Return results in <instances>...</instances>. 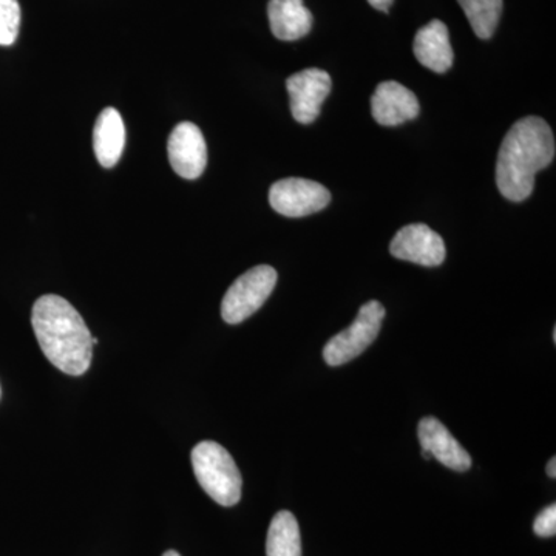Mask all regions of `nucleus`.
<instances>
[{
	"label": "nucleus",
	"mask_w": 556,
	"mask_h": 556,
	"mask_svg": "<svg viewBox=\"0 0 556 556\" xmlns=\"http://www.w3.org/2000/svg\"><path fill=\"white\" fill-rule=\"evenodd\" d=\"M555 159V137L543 118L527 116L507 131L496 163V186L504 199L519 203L532 195L538 172Z\"/></svg>",
	"instance_id": "f257e3e1"
},
{
	"label": "nucleus",
	"mask_w": 556,
	"mask_h": 556,
	"mask_svg": "<svg viewBox=\"0 0 556 556\" xmlns=\"http://www.w3.org/2000/svg\"><path fill=\"white\" fill-rule=\"evenodd\" d=\"M33 331L51 364L70 376L86 375L93 356L91 332L72 303L60 295L36 300L31 313Z\"/></svg>",
	"instance_id": "f03ea898"
},
{
	"label": "nucleus",
	"mask_w": 556,
	"mask_h": 556,
	"mask_svg": "<svg viewBox=\"0 0 556 556\" xmlns=\"http://www.w3.org/2000/svg\"><path fill=\"white\" fill-rule=\"evenodd\" d=\"M193 473L215 503L232 507L240 503L243 479L228 450L214 441H203L192 450Z\"/></svg>",
	"instance_id": "7ed1b4c3"
},
{
	"label": "nucleus",
	"mask_w": 556,
	"mask_h": 556,
	"mask_svg": "<svg viewBox=\"0 0 556 556\" xmlns=\"http://www.w3.org/2000/svg\"><path fill=\"white\" fill-rule=\"evenodd\" d=\"M277 278V270L268 265L255 266L237 278L223 299V320L229 325H239L257 313L273 294Z\"/></svg>",
	"instance_id": "20e7f679"
},
{
	"label": "nucleus",
	"mask_w": 556,
	"mask_h": 556,
	"mask_svg": "<svg viewBox=\"0 0 556 556\" xmlns=\"http://www.w3.org/2000/svg\"><path fill=\"white\" fill-rule=\"evenodd\" d=\"M383 318L386 308L382 303L378 300L365 303L353 325L334 336L325 346L324 358L329 367H340L361 356L378 339Z\"/></svg>",
	"instance_id": "39448f33"
},
{
	"label": "nucleus",
	"mask_w": 556,
	"mask_h": 556,
	"mask_svg": "<svg viewBox=\"0 0 556 556\" xmlns=\"http://www.w3.org/2000/svg\"><path fill=\"white\" fill-rule=\"evenodd\" d=\"M269 203L285 217H308L331 203V193L324 185L311 179L285 178L270 186Z\"/></svg>",
	"instance_id": "423d86ee"
},
{
	"label": "nucleus",
	"mask_w": 556,
	"mask_h": 556,
	"mask_svg": "<svg viewBox=\"0 0 556 556\" xmlns=\"http://www.w3.org/2000/svg\"><path fill=\"white\" fill-rule=\"evenodd\" d=\"M332 80L325 70L306 68L289 76L287 89L294 119L300 124L314 123L320 115L321 104L331 93Z\"/></svg>",
	"instance_id": "0eeeda50"
},
{
	"label": "nucleus",
	"mask_w": 556,
	"mask_h": 556,
	"mask_svg": "<svg viewBox=\"0 0 556 556\" xmlns=\"http://www.w3.org/2000/svg\"><path fill=\"white\" fill-rule=\"evenodd\" d=\"M390 252L393 257L427 268L442 265L447 254L442 237L420 223L399 230L390 243Z\"/></svg>",
	"instance_id": "6e6552de"
},
{
	"label": "nucleus",
	"mask_w": 556,
	"mask_h": 556,
	"mask_svg": "<svg viewBox=\"0 0 556 556\" xmlns=\"http://www.w3.org/2000/svg\"><path fill=\"white\" fill-rule=\"evenodd\" d=\"M167 153L172 169L179 177L197 179L203 175L207 164V146L195 124L181 123L172 130Z\"/></svg>",
	"instance_id": "1a4fd4ad"
},
{
	"label": "nucleus",
	"mask_w": 556,
	"mask_h": 556,
	"mask_svg": "<svg viewBox=\"0 0 556 556\" xmlns=\"http://www.w3.org/2000/svg\"><path fill=\"white\" fill-rule=\"evenodd\" d=\"M419 112L420 104L416 94L396 80H386L376 87L371 98V113L380 126H401L416 119Z\"/></svg>",
	"instance_id": "9d476101"
},
{
	"label": "nucleus",
	"mask_w": 556,
	"mask_h": 556,
	"mask_svg": "<svg viewBox=\"0 0 556 556\" xmlns=\"http://www.w3.org/2000/svg\"><path fill=\"white\" fill-rule=\"evenodd\" d=\"M422 450L437 457L439 463L455 471H467L471 467V457L466 448L453 438L448 428L437 417H424L417 427Z\"/></svg>",
	"instance_id": "9b49d317"
},
{
	"label": "nucleus",
	"mask_w": 556,
	"mask_h": 556,
	"mask_svg": "<svg viewBox=\"0 0 556 556\" xmlns=\"http://www.w3.org/2000/svg\"><path fill=\"white\" fill-rule=\"evenodd\" d=\"M415 56L424 67L434 73H445L453 67L452 43L447 25L444 22L434 20L426 27L416 33L415 42H413Z\"/></svg>",
	"instance_id": "f8f14e48"
},
{
	"label": "nucleus",
	"mask_w": 556,
	"mask_h": 556,
	"mask_svg": "<svg viewBox=\"0 0 556 556\" xmlns=\"http://www.w3.org/2000/svg\"><path fill=\"white\" fill-rule=\"evenodd\" d=\"M126 144V129L116 109L102 110L93 129V149L98 163L105 169L118 164Z\"/></svg>",
	"instance_id": "ddd939ff"
},
{
	"label": "nucleus",
	"mask_w": 556,
	"mask_h": 556,
	"mask_svg": "<svg viewBox=\"0 0 556 556\" xmlns=\"http://www.w3.org/2000/svg\"><path fill=\"white\" fill-rule=\"evenodd\" d=\"M270 31L280 40L305 38L313 28V14L303 0H269Z\"/></svg>",
	"instance_id": "4468645a"
},
{
	"label": "nucleus",
	"mask_w": 556,
	"mask_h": 556,
	"mask_svg": "<svg viewBox=\"0 0 556 556\" xmlns=\"http://www.w3.org/2000/svg\"><path fill=\"white\" fill-rule=\"evenodd\" d=\"M266 555L302 556L299 522L291 511H278L270 522L268 540H266Z\"/></svg>",
	"instance_id": "2eb2a0df"
},
{
	"label": "nucleus",
	"mask_w": 556,
	"mask_h": 556,
	"mask_svg": "<svg viewBox=\"0 0 556 556\" xmlns=\"http://www.w3.org/2000/svg\"><path fill=\"white\" fill-rule=\"evenodd\" d=\"M466 13L475 35L479 39H490L500 24L503 14V0H457Z\"/></svg>",
	"instance_id": "dca6fc26"
},
{
	"label": "nucleus",
	"mask_w": 556,
	"mask_h": 556,
	"mask_svg": "<svg viewBox=\"0 0 556 556\" xmlns=\"http://www.w3.org/2000/svg\"><path fill=\"white\" fill-rule=\"evenodd\" d=\"M21 28V5L17 0H0V46L16 42Z\"/></svg>",
	"instance_id": "f3484780"
},
{
	"label": "nucleus",
	"mask_w": 556,
	"mask_h": 556,
	"mask_svg": "<svg viewBox=\"0 0 556 556\" xmlns=\"http://www.w3.org/2000/svg\"><path fill=\"white\" fill-rule=\"evenodd\" d=\"M533 530L538 536L551 538L555 536L556 533V506L552 504L544 508L540 515H538L535 519V525H533Z\"/></svg>",
	"instance_id": "a211bd4d"
},
{
	"label": "nucleus",
	"mask_w": 556,
	"mask_h": 556,
	"mask_svg": "<svg viewBox=\"0 0 556 556\" xmlns=\"http://www.w3.org/2000/svg\"><path fill=\"white\" fill-rule=\"evenodd\" d=\"M393 2L394 0H368V3L372 9L383 11V13H388V11H390Z\"/></svg>",
	"instance_id": "6ab92c4d"
},
{
	"label": "nucleus",
	"mask_w": 556,
	"mask_h": 556,
	"mask_svg": "<svg viewBox=\"0 0 556 556\" xmlns=\"http://www.w3.org/2000/svg\"><path fill=\"white\" fill-rule=\"evenodd\" d=\"M547 475L551 478H556V459H555V457H552V459L548 460Z\"/></svg>",
	"instance_id": "aec40b11"
},
{
	"label": "nucleus",
	"mask_w": 556,
	"mask_h": 556,
	"mask_svg": "<svg viewBox=\"0 0 556 556\" xmlns=\"http://www.w3.org/2000/svg\"><path fill=\"white\" fill-rule=\"evenodd\" d=\"M163 556H181L178 554V552H175V551H167L166 554H164Z\"/></svg>",
	"instance_id": "412c9836"
},
{
	"label": "nucleus",
	"mask_w": 556,
	"mask_h": 556,
	"mask_svg": "<svg viewBox=\"0 0 556 556\" xmlns=\"http://www.w3.org/2000/svg\"><path fill=\"white\" fill-rule=\"evenodd\" d=\"M0 396H2V390H0Z\"/></svg>",
	"instance_id": "4be33fe9"
}]
</instances>
